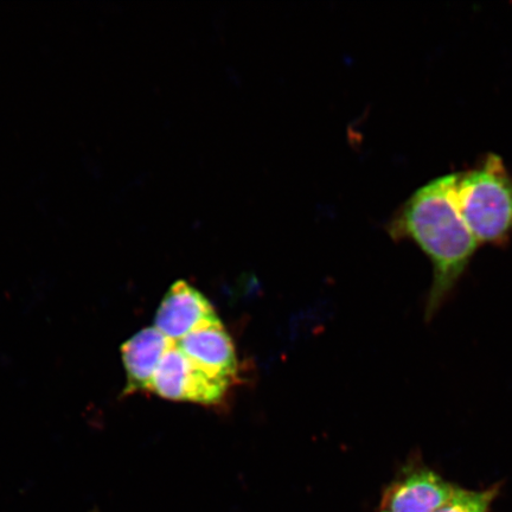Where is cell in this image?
Here are the masks:
<instances>
[{
  "mask_svg": "<svg viewBox=\"0 0 512 512\" xmlns=\"http://www.w3.org/2000/svg\"><path fill=\"white\" fill-rule=\"evenodd\" d=\"M499 490V484L485 490H467L458 486L452 497L434 512H490Z\"/></svg>",
  "mask_w": 512,
  "mask_h": 512,
  "instance_id": "cell-8",
  "label": "cell"
},
{
  "mask_svg": "<svg viewBox=\"0 0 512 512\" xmlns=\"http://www.w3.org/2000/svg\"><path fill=\"white\" fill-rule=\"evenodd\" d=\"M457 488L415 453L384 490L381 512H434Z\"/></svg>",
  "mask_w": 512,
  "mask_h": 512,
  "instance_id": "cell-3",
  "label": "cell"
},
{
  "mask_svg": "<svg viewBox=\"0 0 512 512\" xmlns=\"http://www.w3.org/2000/svg\"><path fill=\"white\" fill-rule=\"evenodd\" d=\"M219 322L209 300L187 281L178 280L158 307L155 328L177 343L191 332Z\"/></svg>",
  "mask_w": 512,
  "mask_h": 512,
  "instance_id": "cell-5",
  "label": "cell"
},
{
  "mask_svg": "<svg viewBox=\"0 0 512 512\" xmlns=\"http://www.w3.org/2000/svg\"><path fill=\"white\" fill-rule=\"evenodd\" d=\"M172 344L155 326L137 332L123 344L121 356L127 379L124 395L150 392L153 376Z\"/></svg>",
  "mask_w": 512,
  "mask_h": 512,
  "instance_id": "cell-7",
  "label": "cell"
},
{
  "mask_svg": "<svg viewBox=\"0 0 512 512\" xmlns=\"http://www.w3.org/2000/svg\"><path fill=\"white\" fill-rule=\"evenodd\" d=\"M453 197L479 246L502 247L512 238V176L488 153L476 168L453 174Z\"/></svg>",
  "mask_w": 512,
  "mask_h": 512,
  "instance_id": "cell-2",
  "label": "cell"
},
{
  "mask_svg": "<svg viewBox=\"0 0 512 512\" xmlns=\"http://www.w3.org/2000/svg\"><path fill=\"white\" fill-rule=\"evenodd\" d=\"M229 384L208 376L192 364L174 343L160 361L150 392L171 401H188L211 406L219 403Z\"/></svg>",
  "mask_w": 512,
  "mask_h": 512,
  "instance_id": "cell-4",
  "label": "cell"
},
{
  "mask_svg": "<svg viewBox=\"0 0 512 512\" xmlns=\"http://www.w3.org/2000/svg\"><path fill=\"white\" fill-rule=\"evenodd\" d=\"M177 347L192 364L217 381L229 384L238 375V358L232 338L221 322L191 332Z\"/></svg>",
  "mask_w": 512,
  "mask_h": 512,
  "instance_id": "cell-6",
  "label": "cell"
},
{
  "mask_svg": "<svg viewBox=\"0 0 512 512\" xmlns=\"http://www.w3.org/2000/svg\"><path fill=\"white\" fill-rule=\"evenodd\" d=\"M387 232L395 241L414 242L431 260L426 319H432L452 296L479 247L454 202L453 174L413 192L387 224Z\"/></svg>",
  "mask_w": 512,
  "mask_h": 512,
  "instance_id": "cell-1",
  "label": "cell"
}]
</instances>
